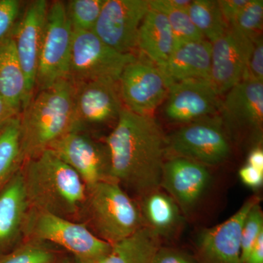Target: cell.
Instances as JSON below:
<instances>
[{"label":"cell","instance_id":"obj_1","mask_svg":"<svg viewBox=\"0 0 263 263\" xmlns=\"http://www.w3.org/2000/svg\"><path fill=\"white\" fill-rule=\"evenodd\" d=\"M106 148L113 181L143 197L158 190L166 141L154 117L123 108Z\"/></svg>","mask_w":263,"mask_h":263},{"label":"cell","instance_id":"obj_2","mask_svg":"<svg viewBox=\"0 0 263 263\" xmlns=\"http://www.w3.org/2000/svg\"><path fill=\"white\" fill-rule=\"evenodd\" d=\"M31 209L79 221L84 214L86 186L68 164L47 149L22 167Z\"/></svg>","mask_w":263,"mask_h":263},{"label":"cell","instance_id":"obj_3","mask_svg":"<svg viewBox=\"0 0 263 263\" xmlns=\"http://www.w3.org/2000/svg\"><path fill=\"white\" fill-rule=\"evenodd\" d=\"M75 84L62 79L38 91L21 112V148L24 162L41 155L53 142L76 131Z\"/></svg>","mask_w":263,"mask_h":263},{"label":"cell","instance_id":"obj_4","mask_svg":"<svg viewBox=\"0 0 263 263\" xmlns=\"http://www.w3.org/2000/svg\"><path fill=\"white\" fill-rule=\"evenodd\" d=\"M84 216L97 236L111 245L143 227L141 209L114 181H102L86 188Z\"/></svg>","mask_w":263,"mask_h":263},{"label":"cell","instance_id":"obj_5","mask_svg":"<svg viewBox=\"0 0 263 263\" xmlns=\"http://www.w3.org/2000/svg\"><path fill=\"white\" fill-rule=\"evenodd\" d=\"M24 235L29 240L60 246L82 263H96L112 247L97 236L84 223L31 209Z\"/></svg>","mask_w":263,"mask_h":263},{"label":"cell","instance_id":"obj_6","mask_svg":"<svg viewBox=\"0 0 263 263\" xmlns=\"http://www.w3.org/2000/svg\"><path fill=\"white\" fill-rule=\"evenodd\" d=\"M136 58L133 53H122L110 48L93 31H73L69 78L74 83H118L126 66Z\"/></svg>","mask_w":263,"mask_h":263},{"label":"cell","instance_id":"obj_7","mask_svg":"<svg viewBox=\"0 0 263 263\" xmlns=\"http://www.w3.org/2000/svg\"><path fill=\"white\" fill-rule=\"evenodd\" d=\"M72 37L65 4L55 1L48 8L40 52L35 81L39 91L69 77Z\"/></svg>","mask_w":263,"mask_h":263},{"label":"cell","instance_id":"obj_8","mask_svg":"<svg viewBox=\"0 0 263 263\" xmlns=\"http://www.w3.org/2000/svg\"><path fill=\"white\" fill-rule=\"evenodd\" d=\"M169 148L178 157L203 165H217L230 157L231 148L219 114L184 124L170 138Z\"/></svg>","mask_w":263,"mask_h":263},{"label":"cell","instance_id":"obj_9","mask_svg":"<svg viewBox=\"0 0 263 263\" xmlns=\"http://www.w3.org/2000/svg\"><path fill=\"white\" fill-rule=\"evenodd\" d=\"M118 84L125 108L148 117H153L156 109L165 100L170 87L157 66L138 58L126 66Z\"/></svg>","mask_w":263,"mask_h":263},{"label":"cell","instance_id":"obj_10","mask_svg":"<svg viewBox=\"0 0 263 263\" xmlns=\"http://www.w3.org/2000/svg\"><path fill=\"white\" fill-rule=\"evenodd\" d=\"M148 10L147 0H105L93 32L116 51L133 53L140 26Z\"/></svg>","mask_w":263,"mask_h":263},{"label":"cell","instance_id":"obj_11","mask_svg":"<svg viewBox=\"0 0 263 263\" xmlns=\"http://www.w3.org/2000/svg\"><path fill=\"white\" fill-rule=\"evenodd\" d=\"M48 149L68 164L80 176L86 188L110 176L108 149L81 131H74L53 142Z\"/></svg>","mask_w":263,"mask_h":263},{"label":"cell","instance_id":"obj_12","mask_svg":"<svg viewBox=\"0 0 263 263\" xmlns=\"http://www.w3.org/2000/svg\"><path fill=\"white\" fill-rule=\"evenodd\" d=\"M219 97L209 80L174 83L170 86L164 114L171 122L183 124L217 115L221 103Z\"/></svg>","mask_w":263,"mask_h":263},{"label":"cell","instance_id":"obj_13","mask_svg":"<svg viewBox=\"0 0 263 263\" xmlns=\"http://www.w3.org/2000/svg\"><path fill=\"white\" fill-rule=\"evenodd\" d=\"M254 41L228 27L212 43L210 81L219 95L243 79Z\"/></svg>","mask_w":263,"mask_h":263},{"label":"cell","instance_id":"obj_14","mask_svg":"<svg viewBox=\"0 0 263 263\" xmlns=\"http://www.w3.org/2000/svg\"><path fill=\"white\" fill-rule=\"evenodd\" d=\"M74 124L76 131L86 126L118 119L123 109L117 82L91 81L74 83Z\"/></svg>","mask_w":263,"mask_h":263},{"label":"cell","instance_id":"obj_15","mask_svg":"<svg viewBox=\"0 0 263 263\" xmlns=\"http://www.w3.org/2000/svg\"><path fill=\"white\" fill-rule=\"evenodd\" d=\"M250 199L224 222L203 230L197 243V263H243L240 235L246 216L257 202Z\"/></svg>","mask_w":263,"mask_h":263},{"label":"cell","instance_id":"obj_16","mask_svg":"<svg viewBox=\"0 0 263 263\" xmlns=\"http://www.w3.org/2000/svg\"><path fill=\"white\" fill-rule=\"evenodd\" d=\"M210 181L206 166L185 157H176L164 162L160 186L183 212H188L200 201Z\"/></svg>","mask_w":263,"mask_h":263},{"label":"cell","instance_id":"obj_17","mask_svg":"<svg viewBox=\"0 0 263 263\" xmlns=\"http://www.w3.org/2000/svg\"><path fill=\"white\" fill-rule=\"evenodd\" d=\"M48 10V4L46 0L32 2L20 22L15 24L13 34H10L32 95L35 88L38 61Z\"/></svg>","mask_w":263,"mask_h":263},{"label":"cell","instance_id":"obj_18","mask_svg":"<svg viewBox=\"0 0 263 263\" xmlns=\"http://www.w3.org/2000/svg\"><path fill=\"white\" fill-rule=\"evenodd\" d=\"M219 116L230 131L260 130L263 122V82L242 80L227 92Z\"/></svg>","mask_w":263,"mask_h":263},{"label":"cell","instance_id":"obj_19","mask_svg":"<svg viewBox=\"0 0 263 263\" xmlns=\"http://www.w3.org/2000/svg\"><path fill=\"white\" fill-rule=\"evenodd\" d=\"M29 210L22 168L0 192V252L13 247L24 235Z\"/></svg>","mask_w":263,"mask_h":263},{"label":"cell","instance_id":"obj_20","mask_svg":"<svg viewBox=\"0 0 263 263\" xmlns=\"http://www.w3.org/2000/svg\"><path fill=\"white\" fill-rule=\"evenodd\" d=\"M212 43L204 39L175 46L167 61L159 68L170 86L190 79L210 81Z\"/></svg>","mask_w":263,"mask_h":263},{"label":"cell","instance_id":"obj_21","mask_svg":"<svg viewBox=\"0 0 263 263\" xmlns=\"http://www.w3.org/2000/svg\"><path fill=\"white\" fill-rule=\"evenodd\" d=\"M0 97L19 114L32 98L10 35L0 42Z\"/></svg>","mask_w":263,"mask_h":263},{"label":"cell","instance_id":"obj_22","mask_svg":"<svg viewBox=\"0 0 263 263\" xmlns=\"http://www.w3.org/2000/svg\"><path fill=\"white\" fill-rule=\"evenodd\" d=\"M176 43L167 17L149 8L138 31L137 48L143 56L160 67L167 61Z\"/></svg>","mask_w":263,"mask_h":263},{"label":"cell","instance_id":"obj_23","mask_svg":"<svg viewBox=\"0 0 263 263\" xmlns=\"http://www.w3.org/2000/svg\"><path fill=\"white\" fill-rule=\"evenodd\" d=\"M142 217L159 237L172 235L181 224L180 208L174 199L158 190L145 195L141 208Z\"/></svg>","mask_w":263,"mask_h":263},{"label":"cell","instance_id":"obj_24","mask_svg":"<svg viewBox=\"0 0 263 263\" xmlns=\"http://www.w3.org/2000/svg\"><path fill=\"white\" fill-rule=\"evenodd\" d=\"M159 238L147 227L112 245L110 252L96 263H152L160 247Z\"/></svg>","mask_w":263,"mask_h":263},{"label":"cell","instance_id":"obj_25","mask_svg":"<svg viewBox=\"0 0 263 263\" xmlns=\"http://www.w3.org/2000/svg\"><path fill=\"white\" fill-rule=\"evenodd\" d=\"M19 115L12 118L0 129V192L24 163L21 148Z\"/></svg>","mask_w":263,"mask_h":263},{"label":"cell","instance_id":"obj_26","mask_svg":"<svg viewBox=\"0 0 263 263\" xmlns=\"http://www.w3.org/2000/svg\"><path fill=\"white\" fill-rule=\"evenodd\" d=\"M187 13L199 32L210 43L222 35L228 28L219 1L194 0Z\"/></svg>","mask_w":263,"mask_h":263},{"label":"cell","instance_id":"obj_27","mask_svg":"<svg viewBox=\"0 0 263 263\" xmlns=\"http://www.w3.org/2000/svg\"><path fill=\"white\" fill-rule=\"evenodd\" d=\"M149 8L162 12L167 17L176 46L205 39L192 22L187 11L169 8L162 0H150Z\"/></svg>","mask_w":263,"mask_h":263},{"label":"cell","instance_id":"obj_28","mask_svg":"<svg viewBox=\"0 0 263 263\" xmlns=\"http://www.w3.org/2000/svg\"><path fill=\"white\" fill-rule=\"evenodd\" d=\"M105 0H71L65 4L73 31H92Z\"/></svg>","mask_w":263,"mask_h":263},{"label":"cell","instance_id":"obj_29","mask_svg":"<svg viewBox=\"0 0 263 263\" xmlns=\"http://www.w3.org/2000/svg\"><path fill=\"white\" fill-rule=\"evenodd\" d=\"M262 21V0H251L228 27L254 41L260 37Z\"/></svg>","mask_w":263,"mask_h":263},{"label":"cell","instance_id":"obj_30","mask_svg":"<svg viewBox=\"0 0 263 263\" xmlns=\"http://www.w3.org/2000/svg\"><path fill=\"white\" fill-rule=\"evenodd\" d=\"M55 254L42 242L28 240L0 257V263H53Z\"/></svg>","mask_w":263,"mask_h":263},{"label":"cell","instance_id":"obj_31","mask_svg":"<svg viewBox=\"0 0 263 263\" xmlns=\"http://www.w3.org/2000/svg\"><path fill=\"white\" fill-rule=\"evenodd\" d=\"M263 233V215L258 202L251 208L243 221L240 235V255L246 263L256 240Z\"/></svg>","mask_w":263,"mask_h":263},{"label":"cell","instance_id":"obj_32","mask_svg":"<svg viewBox=\"0 0 263 263\" xmlns=\"http://www.w3.org/2000/svg\"><path fill=\"white\" fill-rule=\"evenodd\" d=\"M18 0H0V42L9 37L21 12Z\"/></svg>","mask_w":263,"mask_h":263},{"label":"cell","instance_id":"obj_33","mask_svg":"<svg viewBox=\"0 0 263 263\" xmlns=\"http://www.w3.org/2000/svg\"><path fill=\"white\" fill-rule=\"evenodd\" d=\"M242 80L263 82V43L261 36L254 41L253 50Z\"/></svg>","mask_w":263,"mask_h":263},{"label":"cell","instance_id":"obj_34","mask_svg":"<svg viewBox=\"0 0 263 263\" xmlns=\"http://www.w3.org/2000/svg\"><path fill=\"white\" fill-rule=\"evenodd\" d=\"M152 263H197L195 257L179 249L159 247Z\"/></svg>","mask_w":263,"mask_h":263},{"label":"cell","instance_id":"obj_35","mask_svg":"<svg viewBox=\"0 0 263 263\" xmlns=\"http://www.w3.org/2000/svg\"><path fill=\"white\" fill-rule=\"evenodd\" d=\"M251 0H219L221 13L228 27L250 3Z\"/></svg>","mask_w":263,"mask_h":263},{"label":"cell","instance_id":"obj_36","mask_svg":"<svg viewBox=\"0 0 263 263\" xmlns=\"http://www.w3.org/2000/svg\"><path fill=\"white\" fill-rule=\"evenodd\" d=\"M240 179L249 187H260L263 182V173L247 164L239 171Z\"/></svg>","mask_w":263,"mask_h":263},{"label":"cell","instance_id":"obj_37","mask_svg":"<svg viewBox=\"0 0 263 263\" xmlns=\"http://www.w3.org/2000/svg\"><path fill=\"white\" fill-rule=\"evenodd\" d=\"M246 263H263V233L256 240Z\"/></svg>","mask_w":263,"mask_h":263},{"label":"cell","instance_id":"obj_38","mask_svg":"<svg viewBox=\"0 0 263 263\" xmlns=\"http://www.w3.org/2000/svg\"><path fill=\"white\" fill-rule=\"evenodd\" d=\"M19 115V114L15 111L7 103L4 99L0 97V129L3 125L8 122L12 118L15 116Z\"/></svg>","mask_w":263,"mask_h":263},{"label":"cell","instance_id":"obj_39","mask_svg":"<svg viewBox=\"0 0 263 263\" xmlns=\"http://www.w3.org/2000/svg\"><path fill=\"white\" fill-rule=\"evenodd\" d=\"M248 164L263 173V152L262 148H254L249 153Z\"/></svg>","mask_w":263,"mask_h":263},{"label":"cell","instance_id":"obj_40","mask_svg":"<svg viewBox=\"0 0 263 263\" xmlns=\"http://www.w3.org/2000/svg\"><path fill=\"white\" fill-rule=\"evenodd\" d=\"M164 4L173 9L187 11L192 4V0H162Z\"/></svg>","mask_w":263,"mask_h":263},{"label":"cell","instance_id":"obj_41","mask_svg":"<svg viewBox=\"0 0 263 263\" xmlns=\"http://www.w3.org/2000/svg\"><path fill=\"white\" fill-rule=\"evenodd\" d=\"M62 263H82L80 261L78 260L75 257H72V258L66 259Z\"/></svg>","mask_w":263,"mask_h":263}]
</instances>
